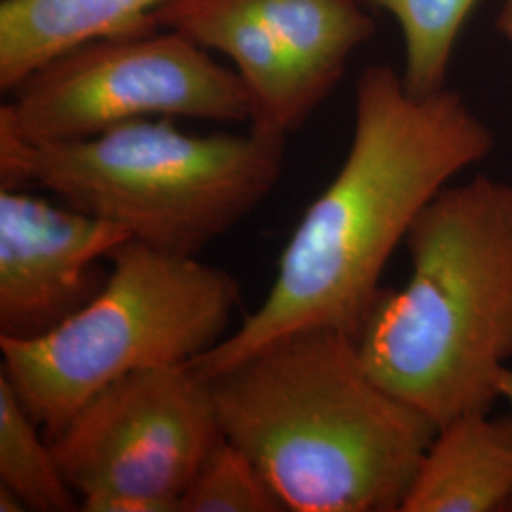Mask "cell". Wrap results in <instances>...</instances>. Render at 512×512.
<instances>
[{
    "label": "cell",
    "instance_id": "8",
    "mask_svg": "<svg viewBox=\"0 0 512 512\" xmlns=\"http://www.w3.org/2000/svg\"><path fill=\"white\" fill-rule=\"evenodd\" d=\"M154 23L224 55L251 93V124L285 137L376 33L363 0H171Z\"/></svg>",
    "mask_w": 512,
    "mask_h": 512
},
{
    "label": "cell",
    "instance_id": "3",
    "mask_svg": "<svg viewBox=\"0 0 512 512\" xmlns=\"http://www.w3.org/2000/svg\"><path fill=\"white\" fill-rule=\"evenodd\" d=\"M412 274L357 334L378 384L437 425L490 412L512 359V181L446 186L404 239Z\"/></svg>",
    "mask_w": 512,
    "mask_h": 512
},
{
    "label": "cell",
    "instance_id": "11",
    "mask_svg": "<svg viewBox=\"0 0 512 512\" xmlns=\"http://www.w3.org/2000/svg\"><path fill=\"white\" fill-rule=\"evenodd\" d=\"M171 0H2L0 90L12 92L40 65L95 38L156 29Z\"/></svg>",
    "mask_w": 512,
    "mask_h": 512
},
{
    "label": "cell",
    "instance_id": "1",
    "mask_svg": "<svg viewBox=\"0 0 512 512\" xmlns=\"http://www.w3.org/2000/svg\"><path fill=\"white\" fill-rule=\"evenodd\" d=\"M494 147V131L463 95L448 88L416 95L397 69L366 67L355 84L346 160L296 224L266 298L190 366L211 378L296 330L357 338L414 220Z\"/></svg>",
    "mask_w": 512,
    "mask_h": 512
},
{
    "label": "cell",
    "instance_id": "7",
    "mask_svg": "<svg viewBox=\"0 0 512 512\" xmlns=\"http://www.w3.org/2000/svg\"><path fill=\"white\" fill-rule=\"evenodd\" d=\"M222 440L211 380L186 365L110 384L50 442L80 511L179 512Z\"/></svg>",
    "mask_w": 512,
    "mask_h": 512
},
{
    "label": "cell",
    "instance_id": "12",
    "mask_svg": "<svg viewBox=\"0 0 512 512\" xmlns=\"http://www.w3.org/2000/svg\"><path fill=\"white\" fill-rule=\"evenodd\" d=\"M0 374V486L12 490L27 511H80V499L67 482L52 442Z\"/></svg>",
    "mask_w": 512,
    "mask_h": 512
},
{
    "label": "cell",
    "instance_id": "5",
    "mask_svg": "<svg viewBox=\"0 0 512 512\" xmlns=\"http://www.w3.org/2000/svg\"><path fill=\"white\" fill-rule=\"evenodd\" d=\"M92 300L54 330L0 338V374L46 439L110 384L129 374L192 365L228 336L238 279L198 256L128 239L109 256Z\"/></svg>",
    "mask_w": 512,
    "mask_h": 512
},
{
    "label": "cell",
    "instance_id": "6",
    "mask_svg": "<svg viewBox=\"0 0 512 512\" xmlns=\"http://www.w3.org/2000/svg\"><path fill=\"white\" fill-rule=\"evenodd\" d=\"M10 93L0 133L33 145L88 139L143 118L251 124L255 116L239 74L167 27L82 42Z\"/></svg>",
    "mask_w": 512,
    "mask_h": 512
},
{
    "label": "cell",
    "instance_id": "10",
    "mask_svg": "<svg viewBox=\"0 0 512 512\" xmlns=\"http://www.w3.org/2000/svg\"><path fill=\"white\" fill-rule=\"evenodd\" d=\"M511 501V416L475 412L437 429L401 512H499Z\"/></svg>",
    "mask_w": 512,
    "mask_h": 512
},
{
    "label": "cell",
    "instance_id": "9",
    "mask_svg": "<svg viewBox=\"0 0 512 512\" xmlns=\"http://www.w3.org/2000/svg\"><path fill=\"white\" fill-rule=\"evenodd\" d=\"M128 239L67 203L0 188V338H37L84 308L107 281L101 260Z\"/></svg>",
    "mask_w": 512,
    "mask_h": 512
},
{
    "label": "cell",
    "instance_id": "16",
    "mask_svg": "<svg viewBox=\"0 0 512 512\" xmlns=\"http://www.w3.org/2000/svg\"><path fill=\"white\" fill-rule=\"evenodd\" d=\"M27 507L12 490L0 486V512H23Z\"/></svg>",
    "mask_w": 512,
    "mask_h": 512
},
{
    "label": "cell",
    "instance_id": "15",
    "mask_svg": "<svg viewBox=\"0 0 512 512\" xmlns=\"http://www.w3.org/2000/svg\"><path fill=\"white\" fill-rule=\"evenodd\" d=\"M497 29L503 37L512 42V0H503L497 18Z\"/></svg>",
    "mask_w": 512,
    "mask_h": 512
},
{
    "label": "cell",
    "instance_id": "2",
    "mask_svg": "<svg viewBox=\"0 0 512 512\" xmlns=\"http://www.w3.org/2000/svg\"><path fill=\"white\" fill-rule=\"evenodd\" d=\"M220 429L293 512H397L437 425L366 370L357 338L289 332L211 376Z\"/></svg>",
    "mask_w": 512,
    "mask_h": 512
},
{
    "label": "cell",
    "instance_id": "18",
    "mask_svg": "<svg viewBox=\"0 0 512 512\" xmlns=\"http://www.w3.org/2000/svg\"><path fill=\"white\" fill-rule=\"evenodd\" d=\"M509 511H512V501H511V505H509Z\"/></svg>",
    "mask_w": 512,
    "mask_h": 512
},
{
    "label": "cell",
    "instance_id": "4",
    "mask_svg": "<svg viewBox=\"0 0 512 512\" xmlns=\"http://www.w3.org/2000/svg\"><path fill=\"white\" fill-rule=\"evenodd\" d=\"M287 137L186 133L143 118L88 139L23 143L0 133V186L35 184L59 202L109 220L129 238L198 256L264 202L283 175Z\"/></svg>",
    "mask_w": 512,
    "mask_h": 512
},
{
    "label": "cell",
    "instance_id": "14",
    "mask_svg": "<svg viewBox=\"0 0 512 512\" xmlns=\"http://www.w3.org/2000/svg\"><path fill=\"white\" fill-rule=\"evenodd\" d=\"M287 511L255 461L224 439L184 490L179 512Z\"/></svg>",
    "mask_w": 512,
    "mask_h": 512
},
{
    "label": "cell",
    "instance_id": "17",
    "mask_svg": "<svg viewBox=\"0 0 512 512\" xmlns=\"http://www.w3.org/2000/svg\"><path fill=\"white\" fill-rule=\"evenodd\" d=\"M499 393H501V399L507 401L509 408H511V420H512V368H505L501 378H499Z\"/></svg>",
    "mask_w": 512,
    "mask_h": 512
},
{
    "label": "cell",
    "instance_id": "13",
    "mask_svg": "<svg viewBox=\"0 0 512 512\" xmlns=\"http://www.w3.org/2000/svg\"><path fill=\"white\" fill-rule=\"evenodd\" d=\"M385 12L403 37L404 86L416 95L446 88L459 35L480 0H363Z\"/></svg>",
    "mask_w": 512,
    "mask_h": 512
}]
</instances>
